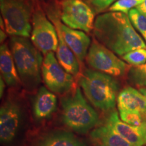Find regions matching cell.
Here are the masks:
<instances>
[{
	"mask_svg": "<svg viewBox=\"0 0 146 146\" xmlns=\"http://www.w3.org/2000/svg\"><path fill=\"white\" fill-rule=\"evenodd\" d=\"M120 118L128 125L135 127H139L144 121H145L139 113L131 111H119Z\"/></svg>",
	"mask_w": 146,
	"mask_h": 146,
	"instance_id": "603a6c76",
	"label": "cell"
},
{
	"mask_svg": "<svg viewBox=\"0 0 146 146\" xmlns=\"http://www.w3.org/2000/svg\"><path fill=\"white\" fill-rule=\"evenodd\" d=\"M36 1H38V0H36Z\"/></svg>",
	"mask_w": 146,
	"mask_h": 146,
	"instance_id": "f546056e",
	"label": "cell"
},
{
	"mask_svg": "<svg viewBox=\"0 0 146 146\" xmlns=\"http://www.w3.org/2000/svg\"><path fill=\"white\" fill-rule=\"evenodd\" d=\"M33 146H87L83 139L70 131L51 129L34 139Z\"/></svg>",
	"mask_w": 146,
	"mask_h": 146,
	"instance_id": "4fadbf2b",
	"label": "cell"
},
{
	"mask_svg": "<svg viewBox=\"0 0 146 146\" xmlns=\"http://www.w3.org/2000/svg\"><path fill=\"white\" fill-rule=\"evenodd\" d=\"M0 9L7 33L11 36H31L35 10L31 0H0Z\"/></svg>",
	"mask_w": 146,
	"mask_h": 146,
	"instance_id": "8992f818",
	"label": "cell"
},
{
	"mask_svg": "<svg viewBox=\"0 0 146 146\" xmlns=\"http://www.w3.org/2000/svg\"><path fill=\"white\" fill-rule=\"evenodd\" d=\"M5 81L3 80V78L2 76H0V97L1 98H2L3 92H4V89H5Z\"/></svg>",
	"mask_w": 146,
	"mask_h": 146,
	"instance_id": "4316f807",
	"label": "cell"
},
{
	"mask_svg": "<svg viewBox=\"0 0 146 146\" xmlns=\"http://www.w3.org/2000/svg\"><path fill=\"white\" fill-rule=\"evenodd\" d=\"M144 0H118L108 9L109 12H118L128 14L129 11L135 8Z\"/></svg>",
	"mask_w": 146,
	"mask_h": 146,
	"instance_id": "44dd1931",
	"label": "cell"
},
{
	"mask_svg": "<svg viewBox=\"0 0 146 146\" xmlns=\"http://www.w3.org/2000/svg\"><path fill=\"white\" fill-rule=\"evenodd\" d=\"M128 16L133 26L139 33L146 43V16L140 13L136 8L129 11Z\"/></svg>",
	"mask_w": 146,
	"mask_h": 146,
	"instance_id": "d6986e66",
	"label": "cell"
},
{
	"mask_svg": "<svg viewBox=\"0 0 146 146\" xmlns=\"http://www.w3.org/2000/svg\"><path fill=\"white\" fill-rule=\"evenodd\" d=\"M118 110L139 113L146 121V99L140 91L127 87L120 91L117 97Z\"/></svg>",
	"mask_w": 146,
	"mask_h": 146,
	"instance_id": "9a60e30c",
	"label": "cell"
},
{
	"mask_svg": "<svg viewBox=\"0 0 146 146\" xmlns=\"http://www.w3.org/2000/svg\"><path fill=\"white\" fill-rule=\"evenodd\" d=\"M139 129V131L141 132L142 136L143 137V138L145 139L146 141V121H144L142 125L140 126L139 127H138Z\"/></svg>",
	"mask_w": 146,
	"mask_h": 146,
	"instance_id": "484cf974",
	"label": "cell"
},
{
	"mask_svg": "<svg viewBox=\"0 0 146 146\" xmlns=\"http://www.w3.org/2000/svg\"><path fill=\"white\" fill-rule=\"evenodd\" d=\"M60 28L66 43L72 51L81 64L86 58L91 44L90 37L84 31L71 29L62 23H60Z\"/></svg>",
	"mask_w": 146,
	"mask_h": 146,
	"instance_id": "5bb4252c",
	"label": "cell"
},
{
	"mask_svg": "<svg viewBox=\"0 0 146 146\" xmlns=\"http://www.w3.org/2000/svg\"><path fill=\"white\" fill-rule=\"evenodd\" d=\"M110 127L120 135L132 146H143L146 141L138 127H133L125 123L119 118L117 112L113 110L107 118L106 123Z\"/></svg>",
	"mask_w": 146,
	"mask_h": 146,
	"instance_id": "2e32d148",
	"label": "cell"
},
{
	"mask_svg": "<svg viewBox=\"0 0 146 146\" xmlns=\"http://www.w3.org/2000/svg\"><path fill=\"white\" fill-rule=\"evenodd\" d=\"M0 34H1L0 41H1V43H3L5 40V39H6L7 35H6V34H5V32L4 31V30H1V31H0Z\"/></svg>",
	"mask_w": 146,
	"mask_h": 146,
	"instance_id": "83f0119b",
	"label": "cell"
},
{
	"mask_svg": "<svg viewBox=\"0 0 146 146\" xmlns=\"http://www.w3.org/2000/svg\"><path fill=\"white\" fill-rule=\"evenodd\" d=\"M78 83L87 99L97 108L102 111L114 108L119 85L114 76L85 68L78 76Z\"/></svg>",
	"mask_w": 146,
	"mask_h": 146,
	"instance_id": "3957f363",
	"label": "cell"
},
{
	"mask_svg": "<svg viewBox=\"0 0 146 146\" xmlns=\"http://www.w3.org/2000/svg\"><path fill=\"white\" fill-rule=\"evenodd\" d=\"M85 60L92 69L115 78L123 77L131 69L130 66L95 38L92 40Z\"/></svg>",
	"mask_w": 146,
	"mask_h": 146,
	"instance_id": "52a82bcc",
	"label": "cell"
},
{
	"mask_svg": "<svg viewBox=\"0 0 146 146\" xmlns=\"http://www.w3.org/2000/svg\"><path fill=\"white\" fill-rule=\"evenodd\" d=\"M10 49L23 87L29 92L34 91L41 81L42 53L29 37L12 36Z\"/></svg>",
	"mask_w": 146,
	"mask_h": 146,
	"instance_id": "7a4b0ae2",
	"label": "cell"
},
{
	"mask_svg": "<svg viewBox=\"0 0 146 146\" xmlns=\"http://www.w3.org/2000/svg\"><path fill=\"white\" fill-rule=\"evenodd\" d=\"M96 14H100L108 8L118 0H83Z\"/></svg>",
	"mask_w": 146,
	"mask_h": 146,
	"instance_id": "cb8c5ba5",
	"label": "cell"
},
{
	"mask_svg": "<svg viewBox=\"0 0 146 146\" xmlns=\"http://www.w3.org/2000/svg\"><path fill=\"white\" fill-rule=\"evenodd\" d=\"M60 19L71 29L90 33L94 30L95 13L83 0H62Z\"/></svg>",
	"mask_w": 146,
	"mask_h": 146,
	"instance_id": "30bf717a",
	"label": "cell"
},
{
	"mask_svg": "<svg viewBox=\"0 0 146 146\" xmlns=\"http://www.w3.org/2000/svg\"><path fill=\"white\" fill-rule=\"evenodd\" d=\"M94 38L120 56L139 48H146V43L133 26L127 14L108 12L100 14L95 20Z\"/></svg>",
	"mask_w": 146,
	"mask_h": 146,
	"instance_id": "6da1fadb",
	"label": "cell"
},
{
	"mask_svg": "<svg viewBox=\"0 0 146 146\" xmlns=\"http://www.w3.org/2000/svg\"><path fill=\"white\" fill-rule=\"evenodd\" d=\"M139 91L143 94V95L145 96V99H146V87H141L139 89Z\"/></svg>",
	"mask_w": 146,
	"mask_h": 146,
	"instance_id": "f1b7e54d",
	"label": "cell"
},
{
	"mask_svg": "<svg viewBox=\"0 0 146 146\" xmlns=\"http://www.w3.org/2000/svg\"><path fill=\"white\" fill-rule=\"evenodd\" d=\"M48 16L56 27L58 36V45L56 50V58L60 64L68 73L73 76H79L81 73L80 63L77 58L72 51L69 48L64 39L61 28H60V15L50 9L48 12Z\"/></svg>",
	"mask_w": 146,
	"mask_h": 146,
	"instance_id": "8fae6325",
	"label": "cell"
},
{
	"mask_svg": "<svg viewBox=\"0 0 146 146\" xmlns=\"http://www.w3.org/2000/svg\"><path fill=\"white\" fill-rule=\"evenodd\" d=\"M31 41L45 56L57 50L58 36L56 27L39 6L33 14Z\"/></svg>",
	"mask_w": 146,
	"mask_h": 146,
	"instance_id": "9c48e42d",
	"label": "cell"
},
{
	"mask_svg": "<svg viewBox=\"0 0 146 146\" xmlns=\"http://www.w3.org/2000/svg\"><path fill=\"white\" fill-rule=\"evenodd\" d=\"M0 70L7 86L17 88L22 85L12 52L5 43H1L0 47Z\"/></svg>",
	"mask_w": 146,
	"mask_h": 146,
	"instance_id": "e0dca14e",
	"label": "cell"
},
{
	"mask_svg": "<svg viewBox=\"0 0 146 146\" xmlns=\"http://www.w3.org/2000/svg\"><path fill=\"white\" fill-rule=\"evenodd\" d=\"M25 102L20 97L7 96L0 108V140L3 146H14L21 141L27 123Z\"/></svg>",
	"mask_w": 146,
	"mask_h": 146,
	"instance_id": "5b68a950",
	"label": "cell"
},
{
	"mask_svg": "<svg viewBox=\"0 0 146 146\" xmlns=\"http://www.w3.org/2000/svg\"><path fill=\"white\" fill-rule=\"evenodd\" d=\"M140 13L146 16V0L144 1L135 8Z\"/></svg>",
	"mask_w": 146,
	"mask_h": 146,
	"instance_id": "d4e9b609",
	"label": "cell"
},
{
	"mask_svg": "<svg viewBox=\"0 0 146 146\" xmlns=\"http://www.w3.org/2000/svg\"><path fill=\"white\" fill-rule=\"evenodd\" d=\"M90 137L98 146H132L106 123L93 129Z\"/></svg>",
	"mask_w": 146,
	"mask_h": 146,
	"instance_id": "ac0fdd59",
	"label": "cell"
},
{
	"mask_svg": "<svg viewBox=\"0 0 146 146\" xmlns=\"http://www.w3.org/2000/svg\"><path fill=\"white\" fill-rule=\"evenodd\" d=\"M58 100L56 94L47 87H40L35 95L32 104L34 120L43 123L50 119L57 110Z\"/></svg>",
	"mask_w": 146,
	"mask_h": 146,
	"instance_id": "7c38bea8",
	"label": "cell"
},
{
	"mask_svg": "<svg viewBox=\"0 0 146 146\" xmlns=\"http://www.w3.org/2000/svg\"><path fill=\"white\" fill-rule=\"evenodd\" d=\"M123 60L129 64L137 66L146 62V48L133 50L122 56Z\"/></svg>",
	"mask_w": 146,
	"mask_h": 146,
	"instance_id": "ffe728a7",
	"label": "cell"
},
{
	"mask_svg": "<svg viewBox=\"0 0 146 146\" xmlns=\"http://www.w3.org/2000/svg\"><path fill=\"white\" fill-rule=\"evenodd\" d=\"M41 76L47 88L55 94L64 96L76 87L74 77L60 64L54 52L43 58Z\"/></svg>",
	"mask_w": 146,
	"mask_h": 146,
	"instance_id": "ba28073f",
	"label": "cell"
},
{
	"mask_svg": "<svg viewBox=\"0 0 146 146\" xmlns=\"http://www.w3.org/2000/svg\"><path fill=\"white\" fill-rule=\"evenodd\" d=\"M129 76L133 83L139 87L146 86V62L143 64L131 68Z\"/></svg>",
	"mask_w": 146,
	"mask_h": 146,
	"instance_id": "7402d4cb",
	"label": "cell"
},
{
	"mask_svg": "<svg viewBox=\"0 0 146 146\" xmlns=\"http://www.w3.org/2000/svg\"><path fill=\"white\" fill-rule=\"evenodd\" d=\"M62 120L70 130L84 134L99 123L96 110L84 98L80 87H75L61 99Z\"/></svg>",
	"mask_w": 146,
	"mask_h": 146,
	"instance_id": "277c9868",
	"label": "cell"
}]
</instances>
